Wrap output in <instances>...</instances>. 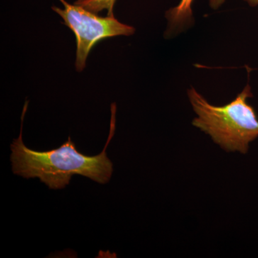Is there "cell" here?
I'll list each match as a JSON object with an SVG mask.
<instances>
[{"instance_id":"6","label":"cell","mask_w":258,"mask_h":258,"mask_svg":"<svg viewBox=\"0 0 258 258\" xmlns=\"http://www.w3.org/2000/svg\"><path fill=\"white\" fill-rule=\"evenodd\" d=\"M209 5L212 10H218L225 3V0H208Z\"/></svg>"},{"instance_id":"4","label":"cell","mask_w":258,"mask_h":258,"mask_svg":"<svg viewBox=\"0 0 258 258\" xmlns=\"http://www.w3.org/2000/svg\"><path fill=\"white\" fill-rule=\"evenodd\" d=\"M194 0H181L179 4L166 12L167 28L166 37L177 35L194 25L192 3Z\"/></svg>"},{"instance_id":"5","label":"cell","mask_w":258,"mask_h":258,"mask_svg":"<svg viewBox=\"0 0 258 258\" xmlns=\"http://www.w3.org/2000/svg\"><path fill=\"white\" fill-rule=\"evenodd\" d=\"M116 0H78L75 5L83 7L93 13H99L103 10H108V16L113 15V6Z\"/></svg>"},{"instance_id":"1","label":"cell","mask_w":258,"mask_h":258,"mask_svg":"<svg viewBox=\"0 0 258 258\" xmlns=\"http://www.w3.org/2000/svg\"><path fill=\"white\" fill-rule=\"evenodd\" d=\"M28 103L27 101L24 106L20 136L10 145V161L15 174L25 179L39 178L52 189L66 187L74 175L86 176L100 184L110 181L113 163L107 157L106 150L114 135L115 104L111 106V130L106 144L101 154L90 157L79 152L70 137L58 149L47 152H37L27 147L23 141V125Z\"/></svg>"},{"instance_id":"3","label":"cell","mask_w":258,"mask_h":258,"mask_svg":"<svg viewBox=\"0 0 258 258\" xmlns=\"http://www.w3.org/2000/svg\"><path fill=\"white\" fill-rule=\"evenodd\" d=\"M64 9L52 7V9L63 19L64 25L69 27L76 35V67L81 72L86 67L90 52L98 42L108 37L134 35V27L120 23L114 16L102 18L77 5H71L60 0Z\"/></svg>"},{"instance_id":"2","label":"cell","mask_w":258,"mask_h":258,"mask_svg":"<svg viewBox=\"0 0 258 258\" xmlns=\"http://www.w3.org/2000/svg\"><path fill=\"white\" fill-rule=\"evenodd\" d=\"M187 96L197 115L194 126L210 136L225 152L247 154L249 144L258 137L257 113L247 103L253 96L249 83L235 99L222 106L209 103L194 87L187 90Z\"/></svg>"},{"instance_id":"7","label":"cell","mask_w":258,"mask_h":258,"mask_svg":"<svg viewBox=\"0 0 258 258\" xmlns=\"http://www.w3.org/2000/svg\"><path fill=\"white\" fill-rule=\"evenodd\" d=\"M246 3L248 4L251 8H258V0H243Z\"/></svg>"}]
</instances>
